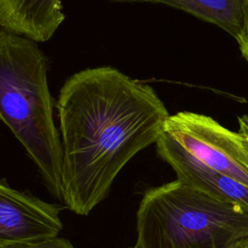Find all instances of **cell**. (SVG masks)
I'll use <instances>...</instances> for the list:
<instances>
[{
  "instance_id": "obj_1",
  "label": "cell",
  "mask_w": 248,
  "mask_h": 248,
  "mask_svg": "<svg viewBox=\"0 0 248 248\" xmlns=\"http://www.w3.org/2000/svg\"><path fill=\"white\" fill-rule=\"evenodd\" d=\"M63 147L62 202L87 216L120 170L155 144L170 115L155 89L112 66L71 75L56 100Z\"/></svg>"
},
{
  "instance_id": "obj_2",
  "label": "cell",
  "mask_w": 248,
  "mask_h": 248,
  "mask_svg": "<svg viewBox=\"0 0 248 248\" xmlns=\"http://www.w3.org/2000/svg\"><path fill=\"white\" fill-rule=\"evenodd\" d=\"M39 43L0 30V117L36 165L49 194L62 202L63 147Z\"/></svg>"
},
{
  "instance_id": "obj_3",
  "label": "cell",
  "mask_w": 248,
  "mask_h": 248,
  "mask_svg": "<svg viewBox=\"0 0 248 248\" xmlns=\"http://www.w3.org/2000/svg\"><path fill=\"white\" fill-rule=\"evenodd\" d=\"M136 231L138 248H232L248 237V212L175 179L144 191Z\"/></svg>"
},
{
  "instance_id": "obj_4",
  "label": "cell",
  "mask_w": 248,
  "mask_h": 248,
  "mask_svg": "<svg viewBox=\"0 0 248 248\" xmlns=\"http://www.w3.org/2000/svg\"><path fill=\"white\" fill-rule=\"evenodd\" d=\"M165 132L207 167L248 187V148L238 132L193 111L170 114Z\"/></svg>"
},
{
  "instance_id": "obj_5",
  "label": "cell",
  "mask_w": 248,
  "mask_h": 248,
  "mask_svg": "<svg viewBox=\"0 0 248 248\" xmlns=\"http://www.w3.org/2000/svg\"><path fill=\"white\" fill-rule=\"evenodd\" d=\"M67 208L45 202L27 191L0 182V248L15 243L35 242L58 236L63 230L61 211Z\"/></svg>"
},
{
  "instance_id": "obj_6",
  "label": "cell",
  "mask_w": 248,
  "mask_h": 248,
  "mask_svg": "<svg viewBox=\"0 0 248 248\" xmlns=\"http://www.w3.org/2000/svg\"><path fill=\"white\" fill-rule=\"evenodd\" d=\"M158 157L174 171L176 179L216 200L248 212V187L201 162L164 132L155 143Z\"/></svg>"
},
{
  "instance_id": "obj_7",
  "label": "cell",
  "mask_w": 248,
  "mask_h": 248,
  "mask_svg": "<svg viewBox=\"0 0 248 248\" xmlns=\"http://www.w3.org/2000/svg\"><path fill=\"white\" fill-rule=\"evenodd\" d=\"M62 0H0V26L37 43L49 41L65 20Z\"/></svg>"
},
{
  "instance_id": "obj_8",
  "label": "cell",
  "mask_w": 248,
  "mask_h": 248,
  "mask_svg": "<svg viewBox=\"0 0 248 248\" xmlns=\"http://www.w3.org/2000/svg\"><path fill=\"white\" fill-rule=\"evenodd\" d=\"M125 3H152L166 5L212 23L235 40L239 37L243 23V0H109Z\"/></svg>"
},
{
  "instance_id": "obj_9",
  "label": "cell",
  "mask_w": 248,
  "mask_h": 248,
  "mask_svg": "<svg viewBox=\"0 0 248 248\" xmlns=\"http://www.w3.org/2000/svg\"><path fill=\"white\" fill-rule=\"evenodd\" d=\"M4 248H76L73 243L64 237H53L49 239L27 242V243H15L8 245Z\"/></svg>"
},
{
  "instance_id": "obj_10",
  "label": "cell",
  "mask_w": 248,
  "mask_h": 248,
  "mask_svg": "<svg viewBox=\"0 0 248 248\" xmlns=\"http://www.w3.org/2000/svg\"><path fill=\"white\" fill-rule=\"evenodd\" d=\"M242 13H243L242 29L236 42L238 44L242 56L248 62V0H243L242 2Z\"/></svg>"
},
{
  "instance_id": "obj_11",
  "label": "cell",
  "mask_w": 248,
  "mask_h": 248,
  "mask_svg": "<svg viewBox=\"0 0 248 248\" xmlns=\"http://www.w3.org/2000/svg\"><path fill=\"white\" fill-rule=\"evenodd\" d=\"M239 130L238 133L242 136L244 142L248 148V115H241L238 117Z\"/></svg>"
},
{
  "instance_id": "obj_12",
  "label": "cell",
  "mask_w": 248,
  "mask_h": 248,
  "mask_svg": "<svg viewBox=\"0 0 248 248\" xmlns=\"http://www.w3.org/2000/svg\"><path fill=\"white\" fill-rule=\"evenodd\" d=\"M232 248H248V237L240 240L236 244H234Z\"/></svg>"
},
{
  "instance_id": "obj_13",
  "label": "cell",
  "mask_w": 248,
  "mask_h": 248,
  "mask_svg": "<svg viewBox=\"0 0 248 248\" xmlns=\"http://www.w3.org/2000/svg\"><path fill=\"white\" fill-rule=\"evenodd\" d=\"M129 248H138V247H137V246H136V245H135V246H134V247H129Z\"/></svg>"
}]
</instances>
